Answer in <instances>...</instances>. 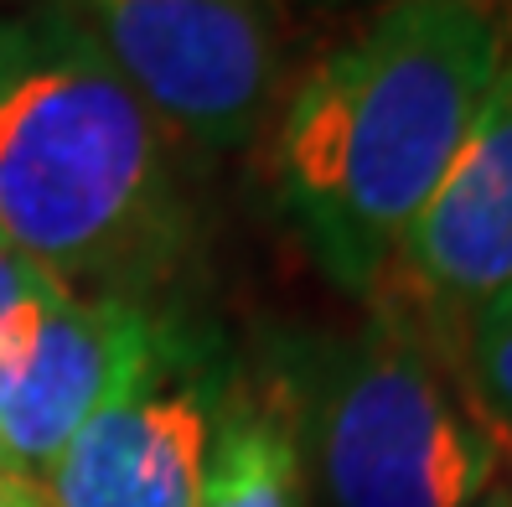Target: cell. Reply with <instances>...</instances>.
<instances>
[{
    "label": "cell",
    "mask_w": 512,
    "mask_h": 507,
    "mask_svg": "<svg viewBox=\"0 0 512 507\" xmlns=\"http://www.w3.org/2000/svg\"><path fill=\"white\" fill-rule=\"evenodd\" d=\"M507 26L466 0H394L295 83L275 125L290 213L331 275L373 290L497 78Z\"/></svg>",
    "instance_id": "obj_1"
},
{
    "label": "cell",
    "mask_w": 512,
    "mask_h": 507,
    "mask_svg": "<svg viewBox=\"0 0 512 507\" xmlns=\"http://www.w3.org/2000/svg\"><path fill=\"white\" fill-rule=\"evenodd\" d=\"M0 238L68 295H135L171 264L166 125L78 26H0Z\"/></svg>",
    "instance_id": "obj_2"
},
{
    "label": "cell",
    "mask_w": 512,
    "mask_h": 507,
    "mask_svg": "<svg viewBox=\"0 0 512 507\" xmlns=\"http://www.w3.org/2000/svg\"><path fill=\"white\" fill-rule=\"evenodd\" d=\"M316 456L331 507H476L507 461L450 347L394 301L331 373Z\"/></svg>",
    "instance_id": "obj_3"
},
{
    "label": "cell",
    "mask_w": 512,
    "mask_h": 507,
    "mask_svg": "<svg viewBox=\"0 0 512 507\" xmlns=\"http://www.w3.org/2000/svg\"><path fill=\"white\" fill-rule=\"evenodd\" d=\"M135 99L207 151H233L280 88L275 0H57Z\"/></svg>",
    "instance_id": "obj_4"
},
{
    "label": "cell",
    "mask_w": 512,
    "mask_h": 507,
    "mask_svg": "<svg viewBox=\"0 0 512 507\" xmlns=\"http://www.w3.org/2000/svg\"><path fill=\"white\" fill-rule=\"evenodd\" d=\"M378 301L419 316L456 357L461 326L512 290V37L461 151L404 228Z\"/></svg>",
    "instance_id": "obj_5"
},
{
    "label": "cell",
    "mask_w": 512,
    "mask_h": 507,
    "mask_svg": "<svg viewBox=\"0 0 512 507\" xmlns=\"http://www.w3.org/2000/svg\"><path fill=\"white\" fill-rule=\"evenodd\" d=\"M171 352L140 295H63L16 389L0 399V466L47 482L94 414Z\"/></svg>",
    "instance_id": "obj_6"
},
{
    "label": "cell",
    "mask_w": 512,
    "mask_h": 507,
    "mask_svg": "<svg viewBox=\"0 0 512 507\" xmlns=\"http://www.w3.org/2000/svg\"><path fill=\"white\" fill-rule=\"evenodd\" d=\"M213 394L166 352L88 420L47 471L52 507H197Z\"/></svg>",
    "instance_id": "obj_7"
},
{
    "label": "cell",
    "mask_w": 512,
    "mask_h": 507,
    "mask_svg": "<svg viewBox=\"0 0 512 507\" xmlns=\"http://www.w3.org/2000/svg\"><path fill=\"white\" fill-rule=\"evenodd\" d=\"M197 507H311L295 414L275 394L238 389L213 414Z\"/></svg>",
    "instance_id": "obj_8"
},
{
    "label": "cell",
    "mask_w": 512,
    "mask_h": 507,
    "mask_svg": "<svg viewBox=\"0 0 512 507\" xmlns=\"http://www.w3.org/2000/svg\"><path fill=\"white\" fill-rule=\"evenodd\" d=\"M456 368L481 420L492 425L502 451L512 456V290H502L492 306H481L461 326Z\"/></svg>",
    "instance_id": "obj_9"
},
{
    "label": "cell",
    "mask_w": 512,
    "mask_h": 507,
    "mask_svg": "<svg viewBox=\"0 0 512 507\" xmlns=\"http://www.w3.org/2000/svg\"><path fill=\"white\" fill-rule=\"evenodd\" d=\"M63 285L47 270H37L21 249H11L0 238V399L16 389V378L26 373L37 352V337L52 316V306L63 301Z\"/></svg>",
    "instance_id": "obj_10"
},
{
    "label": "cell",
    "mask_w": 512,
    "mask_h": 507,
    "mask_svg": "<svg viewBox=\"0 0 512 507\" xmlns=\"http://www.w3.org/2000/svg\"><path fill=\"white\" fill-rule=\"evenodd\" d=\"M0 507H52L47 482H32V476L0 466Z\"/></svg>",
    "instance_id": "obj_11"
},
{
    "label": "cell",
    "mask_w": 512,
    "mask_h": 507,
    "mask_svg": "<svg viewBox=\"0 0 512 507\" xmlns=\"http://www.w3.org/2000/svg\"><path fill=\"white\" fill-rule=\"evenodd\" d=\"M466 6H476V11H487L492 21H502L507 32H512V0H466Z\"/></svg>",
    "instance_id": "obj_12"
},
{
    "label": "cell",
    "mask_w": 512,
    "mask_h": 507,
    "mask_svg": "<svg viewBox=\"0 0 512 507\" xmlns=\"http://www.w3.org/2000/svg\"><path fill=\"white\" fill-rule=\"evenodd\" d=\"M476 507H512V482H497L487 497H481Z\"/></svg>",
    "instance_id": "obj_13"
}]
</instances>
